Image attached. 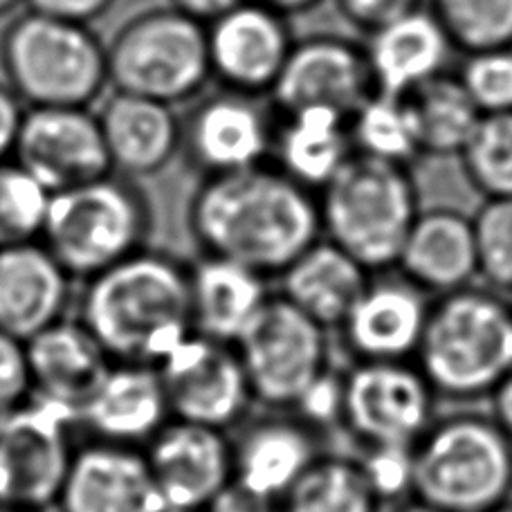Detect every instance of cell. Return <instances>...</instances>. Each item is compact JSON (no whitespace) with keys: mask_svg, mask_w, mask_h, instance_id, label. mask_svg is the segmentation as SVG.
Listing matches in <instances>:
<instances>
[{"mask_svg":"<svg viewBox=\"0 0 512 512\" xmlns=\"http://www.w3.org/2000/svg\"><path fill=\"white\" fill-rule=\"evenodd\" d=\"M59 512H167L144 450L88 441L72 454Z\"/></svg>","mask_w":512,"mask_h":512,"instance_id":"ffe728a7","label":"cell"},{"mask_svg":"<svg viewBox=\"0 0 512 512\" xmlns=\"http://www.w3.org/2000/svg\"><path fill=\"white\" fill-rule=\"evenodd\" d=\"M355 456L324 452L279 501V512H382Z\"/></svg>","mask_w":512,"mask_h":512,"instance_id":"4dcf8cb0","label":"cell"},{"mask_svg":"<svg viewBox=\"0 0 512 512\" xmlns=\"http://www.w3.org/2000/svg\"><path fill=\"white\" fill-rule=\"evenodd\" d=\"M27 106L21 102L7 81H0V162L14 158Z\"/></svg>","mask_w":512,"mask_h":512,"instance_id":"7bdbcfd3","label":"cell"},{"mask_svg":"<svg viewBox=\"0 0 512 512\" xmlns=\"http://www.w3.org/2000/svg\"><path fill=\"white\" fill-rule=\"evenodd\" d=\"M115 0H27V9L34 12L63 18V21L90 25L97 18L108 14Z\"/></svg>","mask_w":512,"mask_h":512,"instance_id":"b9f144b4","label":"cell"},{"mask_svg":"<svg viewBox=\"0 0 512 512\" xmlns=\"http://www.w3.org/2000/svg\"><path fill=\"white\" fill-rule=\"evenodd\" d=\"M72 277L41 241L0 248V331L30 342L66 319Z\"/></svg>","mask_w":512,"mask_h":512,"instance_id":"44dd1931","label":"cell"},{"mask_svg":"<svg viewBox=\"0 0 512 512\" xmlns=\"http://www.w3.org/2000/svg\"><path fill=\"white\" fill-rule=\"evenodd\" d=\"M322 236L371 274L396 268L420 212L409 167L353 155L317 194Z\"/></svg>","mask_w":512,"mask_h":512,"instance_id":"5b68a950","label":"cell"},{"mask_svg":"<svg viewBox=\"0 0 512 512\" xmlns=\"http://www.w3.org/2000/svg\"><path fill=\"white\" fill-rule=\"evenodd\" d=\"M355 459L384 506L411 497V447H371L358 450Z\"/></svg>","mask_w":512,"mask_h":512,"instance_id":"74e56055","label":"cell"},{"mask_svg":"<svg viewBox=\"0 0 512 512\" xmlns=\"http://www.w3.org/2000/svg\"><path fill=\"white\" fill-rule=\"evenodd\" d=\"M268 277L221 256L189 265L191 333L236 344L270 299Z\"/></svg>","mask_w":512,"mask_h":512,"instance_id":"4316f807","label":"cell"},{"mask_svg":"<svg viewBox=\"0 0 512 512\" xmlns=\"http://www.w3.org/2000/svg\"><path fill=\"white\" fill-rule=\"evenodd\" d=\"M203 512H279V501L263 497L232 479Z\"/></svg>","mask_w":512,"mask_h":512,"instance_id":"ee69618b","label":"cell"},{"mask_svg":"<svg viewBox=\"0 0 512 512\" xmlns=\"http://www.w3.org/2000/svg\"><path fill=\"white\" fill-rule=\"evenodd\" d=\"M333 3L346 23L367 34L393 18L423 7V0H333Z\"/></svg>","mask_w":512,"mask_h":512,"instance_id":"60d3db41","label":"cell"},{"mask_svg":"<svg viewBox=\"0 0 512 512\" xmlns=\"http://www.w3.org/2000/svg\"><path fill=\"white\" fill-rule=\"evenodd\" d=\"M438 396L414 360L351 362L340 429L358 450L414 447L436 418Z\"/></svg>","mask_w":512,"mask_h":512,"instance_id":"30bf717a","label":"cell"},{"mask_svg":"<svg viewBox=\"0 0 512 512\" xmlns=\"http://www.w3.org/2000/svg\"><path fill=\"white\" fill-rule=\"evenodd\" d=\"M97 120L117 176H158L182 151V120L164 102L115 90Z\"/></svg>","mask_w":512,"mask_h":512,"instance_id":"cb8c5ba5","label":"cell"},{"mask_svg":"<svg viewBox=\"0 0 512 512\" xmlns=\"http://www.w3.org/2000/svg\"><path fill=\"white\" fill-rule=\"evenodd\" d=\"M144 456L167 512H203L234 477L227 432L185 420L171 418Z\"/></svg>","mask_w":512,"mask_h":512,"instance_id":"ac0fdd59","label":"cell"},{"mask_svg":"<svg viewBox=\"0 0 512 512\" xmlns=\"http://www.w3.org/2000/svg\"><path fill=\"white\" fill-rule=\"evenodd\" d=\"M459 160L477 194L512 198V113L483 115Z\"/></svg>","mask_w":512,"mask_h":512,"instance_id":"836d02e7","label":"cell"},{"mask_svg":"<svg viewBox=\"0 0 512 512\" xmlns=\"http://www.w3.org/2000/svg\"><path fill=\"white\" fill-rule=\"evenodd\" d=\"M362 48L376 93L409 97L443 75L454 45L436 16L420 7L376 27Z\"/></svg>","mask_w":512,"mask_h":512,"instance_id":"484cf974","label":"cell"},{"mask_svg":"<svg viewBox=\"0 0 512 512\" xmlns=\"http://www.w3.org/2000/svg\"><path fill=\"white\" fill-rule=\"evenodd\" d=\"M173 420L230 432L254 405L234 344L191 333L158 364Z\"/></svg>","mask_w":512,"mask_h":512,"instance_id":"7c38bea8","label":"cell"},{"mask_svg":"<svg viewBox=\"0 0 512 512\" xmlns=\"http://www.w3.org/2000/svg\"><path fill=\"white\" fill-rule=\"evenodd\" d=\"M407 99L416 120L420 153L434 158H459L483 117L459 77L443 72Z\"/></svg>","mask_w":512,"mask_h":512,"instance_id":"f546056e","label":"cell"},{"mask_svg":"<svg viewBox=\"0 0 512 512\" xmlns=\"http://www.w3.org/2000/svg\"><path fill=\"white\" fill-rule=\"evenodd\" d=\"M326 436L292 411L243 420L232 441L234 481L281 501L310 465L328 452Z\"/></svg>","mask_w":512,"mask_h":512,"instance_id":"d6986e66","label":"cell"},{"mask_svg":"<svg viewBox=\"0 0 512 512\" xmlns=\"http://www.w3.org/2000/svg\"><path fill=\"white\" fill-rule=\"evenodd\" d=\"M277 279L279 295L333 333L367 288L371 272L322 236Z\"/></svg>","mask_w":512,"mask_h":512,"instance_id":"f1b7e54d","label":"cell"},{"mask_svg":"<svg viewBox=\"0 0 512 512\" xmlns=\"http://www.w3.org/2000/svg\"><path fill=\"white\" fill-rule=\"evenodd\" d=\"M396 270L429 297L472 286L479 281L472 216L454 207L420 209Z\"/></svg>","mask_w":512,"mask_h":512,"instance_id":"d4e9b609","label":"cell"},{"mask_svg":"<svg viewBox=\"0 0 512 512\" xmlns=\"http://www.w3.org/2000/svg\"><path fill=\"white\" fill-rule=\"evenodd\" d=\"M411 497L445 512H492L512 499V438L490 414L438 416L411 447Z\"/></svg>","mask_w":512,"mask_h":512,"instance_id":"277c9868","label":"cell"},{"mask_svg":"<svg viewBox=\"0 0 512 512\" xmlns=\"http://www.w3.org/2000/svg\"><path fill=\"white\" fill-rule=\"evenodd\" d=\"M0 66L27 108L90 106L108 84L106 43L90 25L27 9L0 36Z\"/></svg>","mask_w":512,"mask_h":512,"instance_id":"8992f818","label":"cell"},{"mask_svg":"<svg viewBox=\"0 0 512 512\" xmlns=\"http://www.w3.org/2000/svg\"><path fill=\"white\" fill-rule=\"evenodd\" d=\"M414 362L438 398L488 400L512 369V297L474 283L434 297Z\"/></svg>","mask_w":512,"mask_h":512,"instance_id":"3957f363","label":"cell"},{"mask_svg":"<svg viewBox=\"0 0 512 512\" xmlns=\"http://www.w3.org/2000/svg\"><path fill=\"white\" fill-rule=\"evenodd\" d=\"M391 512H445V510L434 508V506L425 504V501H418V499H414V497H409V499L400 501V504L393 506Z\"/></svg>","mask_w":512,"mask_h":512,"instance_id":"c3c4849f","label":"cell"},{"mask_svg":"<svg viewBox=\"0 0 512 512\" xmlns=\"http://www.w3.org/2000/svg\"><path fill=\"white\" fill-rule=\"evenodd\" d=\"M492 512H512V499L508 501V504H504V506H499L497 510H492Z\"/></svg>","mask_w":512,"mask_h":512,"instance_id":"816d5d0a","label":"cell"},{"mask_svg":"<svg viewBox=\"0 0 512 512\" xmlns=\"http://www.w3.org/2000/svg\"><path fill=\"white\" fill-rule=\"evenodd\" d=\"M79 427L70 411L30 398L0 416V490L5 506L45 510L57 504L70 468L72 432Z\"/></svg>","mask_w":512,"mask_h":512,"instance_id":"8fae6325","label":"cell"},{"mask_svg":"<svg viewBox=\"0 0 512 512\" xmlns=\"http://www.w3.org/2000/svg\"><path fill=\"white\" fill-rule=\"evenodd\" d=\"M353 155L346 115L322 106L279 113L270 160L313 194H319Z\"/></svg>","mask_w":512,"mask_h":512,"instance_id":"83f0119b","label":"cell"},{"mask_svg":"<svg viewBox=\"0 0 512 512\" xmlns=\"http://www.w3.org/2000/svg\"><path fill=\"white\" fill-rule=\"evenodd\" d=\"M151 203L135 180L108 176L52 194L41 243L72 279H90L146 250Z\"/></svg>","mask_w":512,"mask_h":512,"instance_id":"52a82bcc","label":"cell"},{"mask_svg":"<svg viewBox=\"0 0 512 512\" xmlns=\"http://www.w3.org/2000/svg\"><path fill=\"white\" fill-rule=\"evenodd\" d=\"M243 3L245 0H169V5L180 9V12H185L191 18H196L203 25L214 23L216 18L225 16Z\"/></svg>","mask_w":512,"mask_h":512,"instance_id":"f6af8a7d","label":"cell"},{"mask_svg":"<svg viewBox=\"0 0 512 512\" xmlns=\"http://www.w3.org/2000/svg\"><path fill=\"white\" fill-rule=\"evenodd\" d=\"M12 160L52 194L113 173L97 113L86 106L27 108Z\"/></svg>","mask_w":512,"mask_h":512,"instance_id":"4fadbf2b","label":"cell"},{"mask_svg":"<svg viewBox=\"0 0 512 512\" xmlns=\"http://www.w3.org/2000/svg\"><path fill=\"white\" fill-rule=\"evenodd\" d=\"M27 0H0V16H7L9 12H14L16 7H21Z\"/></svg>","mask_w":512,"mask_h":512,"instance_id":"681fc988","label":"cell"},{"mask_svg":"<svg viewBox=\"0 0 512 512\" xmlns=\"http://www.w3.org/2000/svg\"><path fill=\"white\" fill-rule=\"evenodd\" d=\"M234 349L254 402L270 411H290L301 393L333 367L331 331L279 292H272Z\"/></svg>","mask_w":512,"mask_h":512,"instance_id":"9c48e42d","label":"cell"},{"mask_svg":"<svg viewBox=\"0 0 512 512\" xmlns=\"http://www.w3.org/2000/svg\"><path fill=\"white\" fill-rule=\"evenodd\" d=\"M79 322L113 362L158 364L191 335L189 268L142 250L86 279Z\"/></svg>","mask_w":512,"mask_h":512,"instance_id":"7a4b0ae2","label":"cell"},{"mask_svg":"<svg viewBox=\"0 0 512 512\" xmlns=\"http://www.w3.org/2000/svg\"><path fill=\"white\" fill-rule=\"evenodd\" d=\"M488 414L497 420V425L512 438V369L506 373L495 391L488 396Z\"/></svg>","mask_w":512,"mask_h":512,"instance_id":"bcb514c9","label":"cell"},{"mask_svg":"<svg viewBox=\"0 0 512 512\" xmlns=\"http://www.w3.org/2000/svg\"><path fill=\"white\" fill-rule=\"evenodd\" d=\"M256 3H261L265 7L274 9V12H279V14H283L286 18H290V16L310 12V9H315L317 5H322L324 0H256Z\"/></svg>","mask_w":512,"mask_h":512,"instance_id":"7dc6e473","label":"cell"},{"mask_svg":"<svg viewBox=\"0 0 512 512\" xmlns=\"http://www.w3.org/2000/svg\"><path fill=\"white\" fill-rule=\"evenodd\" d=\"M454 50L465 54L512 48V0H429Z\"/></svg>","mask_w":512,"mask_h":512,"instance_id":"d6a6232c","label":"cell"},{"mask_svg":"<svg viewBox=\"0 0 512 512\" xmlns=\"http://www.w3.org/2000/svg\"><path fill=\"white\" fill-rule=\"evenodd\" d=\"M456 77L481 115L512 113V48L465 54Z\"/></svg>","mask_w":512,"mask_h":512,"instance_id":"8d00e7d4","label":"cell"},{"mask_svg":"<svg viewBox=\"0 0 512 512\" xmlns=\"http://www.w3.org/2000/svg\"><path fill=\"white\" fill-rule=\"evenodd\" d=\"M288 18L256 0H245L207 25L212 77L236 93H272L292 50Z\"/></svg>","mask_w":512,"mask_h":512,"instance_id":"e0dca14e","label":"cell"},{"mask_svg":"<svg viewBox=\"0 0 512 512\" xmlns=\"http://www.w3.org/2000/svg\"><path fill=\"white\" fill-rule=\"evenodd\" d=\"M0 512H43V510H32V508H16V506H3Z\"/></svg>","mask_w":512,"mask_h":512,"instance_id":"f907efd6","label":"cell"},{"mask_svg":"<svg viewBox=\"0 0 512 512\" xmlns=\"http://www.w3.org/2000/svg\"><path fill=\"white\" fill-rule=\"evenodd\" d=\"M52 191L14 160L0 162V248L41 241Z\"/></svg>","mask_w":512,"mask_h":512,"instance_id":"e575fe53","label":"cell"},{"mask_svg":"<svg viewBox=\"0 0 512 512\" xmlns=\"http://www.w3.org/2000/svg\"><path fill=\"white\" fill-rule=\"evenodd\" d=\"M34 398L79 416L113 360L79 319H61L25 342Z\"/></svg>","mask_w":512,"mask_h":512,"instance_id":"603a6c76","label":"cell"},{"mask_svg":"<svg viewBox=\"0 0 512 512\" xmlns=\"http://www.w3.org/2000/svg\"><path fill=\"white\" fill-rule=\"evenodd\" d=\"M432 299L400 272L371 274L367 288L337 328L351 362L414 360Z\"/></svg>","mask_w":512,"mask_h":512,"instance_id":"2e32d148","label":"cell"},{"mask_svg":"<svg viewBox=\"0 0 512 512\" xmlns=\"http://www.w3.org/2000/svg\"><path fill=\"white\" fill-rule=\"evenodd\" d=\"M171 420L167 393L153 364L113 362L77 423L97 441L142 447Z\"/></svg>","mask_w":512,"mask_h":512,"instance_id":"7402d4cb","label":"cell"},{"mask_svg":"<svg viewBox=\"0 0 512 512\" xmlns=\"http://www.w3.org/2000/svg\"><path fill=\"white\" fill-rule=\"evenodd\" d=\"M342 407H344V369H335V364L324 371L310 387L301 393L292 414H297L308 425L319 432H333L342 425Z\"/></svg>","mask_w":512,"mask_h":512,"instance_id":"f35d334b","label":"cell"},{"mask_svg":"<svg viewBox=\"0 0 512 512\" xmlns=\"http://www.w3.org/2000/svg\"><path fill=\"white\" fill-rule=\"evenodd\" d=\"M187 223L200 252L268 279L322 239L317 194L274 164L203 178L189 200Z\"/></svg>","mask_w":512,"mask_h":512,"instance_id":"6da1fadb","label":"cell"},{"mask_svg":"<svg viewBox=\"0 0 512 512\" xmlns=\"http://www.w3.org/2000/svg\"><path fill=\"white\" fill-rule=\"evenodd\" d=\"M483 286L512 297V198H486L472 216Z\"/></svg>","mask_w":512,"mask_h":512,"instance_id":"d590c367","label":"cell"},{"mask_svg":"<svg viewBox=\"0 0 512 512\" xmlns=\"http://www.w3.org/2000/svg\"><path fill=\"white\" fill-rule=\"evenodd\" d=\"M108 84L169 106L203 95L212 81L207 25L173 5L133 14L106 43Z\"/></svg>","mask_w":512,"mask_h":512,"instance_id":"ba28073f","label":"cell"},{"mask_svg":"<svg viewBox=\"0 0 512 512\" xmlns=\"http://www.w3.org/2000/svg\"><path fill=\"white\" fill-rule=\"evenodd\" d=\"M355 155L409 167L420 153L416 120L407 97L373 93L349 117Z\"/></svg>","mask_w":512,"mask_h":512,"instance_id":"1f68e13d","label":"cell"},{"mask_svg":"<svg viewBox=\"0 0 512 512\" xmlns=\"http://www.w3.org/2000/svg\"><path fill=\"white\" fill-rule=\"evenodd\" d=\"M274 128L261 97L221 88L182 120V151L203 178L254 169L272 158Z\"/></svg>","mask_w":512,"mask_h":512,"instance_id":"5bb4252c","label":"cell"},{"mask_svg":"<svg viewBox=\"0 0 512 512\" xmlns=\"http://www.w3.org/2000/svg\"><path fill=\"white\" fill-rule=\"evenodd\" d=\"M34 396L25 342L0 331V416Z\"/></svg>","mask_w":512,"mask_h":512,"instance_id":"ab89813d","label":"cell"},{"mask_svg":"<svg viewBox=\"0 0 512 512\" xmlns=\"http://www.w3.org/2000/svg\"><path fill=\"white\" fill-rule=\"evenodd\" d=\"M376 93L367 54L337 34H313L292 43L270 99L279 113L322 106L351 117Z\"/></svg>","mask_w":512,"mask_h":512,"instance_id":"9a60e30c","label":"cell"}]
</instances>
